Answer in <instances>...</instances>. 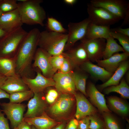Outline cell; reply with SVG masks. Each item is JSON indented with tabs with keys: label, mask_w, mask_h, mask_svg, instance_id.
<instances>
[{
	"label": "cell",
	"mask_w": 129,
	"mask_h": 129,
	"mask_svg": "<svg viewBox=\"0 0 129 129\" xmlns=\"http://www.w3.org/2000/svg\"><path fill=\"white\" fill-rule=\"evenodd\" d=\"M71 74L76 89L80 91L86 97H87L86 84L88 75L77 72H71Z\"/></svg>",
	"instance_id": "29"
},
{
	"label": "cell",
	"mask_w": 129,
	"mask_h": 129,
	"mask_svg": "<svg viewBox=\"0 0 129 129\" xmlns=\"http://www.w3.org/2000/svg\"><path fill=\"white\" fill-rule=\"evenodd\" d=\"M76 104V110L75 116L78 121L82 118L98 113V111L81 92L75 93Z\"/></svg>",
	"instance_id": "14"
},
{
	"label": "cell",
	"mask_w": 129,
	"mask_h": 129,
	"mask_svg": "<svg viewBox=\"0 0 129 129\" xmlns=\"http://www.w3.org/2000/svg\"><path fill=\"white\" fill-rule=\"evenodd\" d=\"M0 88L9 94L30 90L22 77L18 75L7 77Z\"/></svg>",
	"instance_id": "22"
},
{
	"label": "cell",
	"mask_w": 129,
	"mask_h": 129,
	"mask_svg": "<svg viewBox=\"0 0 129 129\" xmlns=\"http://www.w3.org/2000/svg\"><path fill=\"white\" fill-rule=\"evenodd\" d=\"M53 79L58 92L74 95L76 89L71 72L66 73L60 72L56 73L53 76Z\"/></svg>",
	"instance_id": "13"
},
{
	"label": "cell",
	"mask_w": 129,
	"mask_h": 129,
	"mask_svg": "<svg viewBox=\"0 0 129 129\" xmlns=\"http://www.w3.org/2000/svg\"><path fill=\"white\" fill-rule=\"evenodd\" d=\"M43 2L42 0H27L18 3L17 9L23 24L44 26L46 14L40 5Z\"/></svg>",
	"instance_id": "2"
},
{
	"label": "cell",
	"mask_w": 129,
	"mask_h": 129,
	"mask_svg": "<svg viewBox=\"0 0 129 129\" xmlns=\"http://www.w3.org/2000/svg\"><path fill=\"white\" fill-rule=\"evenodd\" d=\"M19 129H32V125L22 121L17 127Z\"/></svg>",
	"instance_id": "43"
},
{
	"label": "cell",
	"mask_w": 129,
	"mask_h": 129,
	"mask_svg": "<svg viewBox=\"0 0 129 129\" xmlns=\"http://www.w3.org/2000/svg\"><path fill=\"white\" fill-rule=\"evenodd\" d=\"M42 93H34L33 97L28 102L27 110L24 117L33 118L40 116L45 112L47 105Z\"/></svg>",
	"instance_id": "12"
},
{
	"label": "cell",
	"mask_w": 129,
	"mask_h": 129,
	"mask_svg": "<svg viewBox=\"0 0 129 129\" xmlns=\"http://www.w3.org/2000/svg\"><path fill=\"white\" fill-rule=\"evenodd\" d=\"M86 92L92 104L101 113L104 112H111L106 104L104 95L101 93L91 82L88 85Z\"/></svg>",
	"instance_id": "16"
},
{
	"label": "cell",
	"mask_w": 129,
	"mask_h": 129,
	"mask_svg": "<svg viewBox=\"0 0 129 129\" xmlns=\"http://www.w3.org/2000/svg\"><path fill=\"white\" fill-rule=\"evenodd\" d=\"M10 94L0 88V99L2 98H9Z\"/></svg>",
	"instance_id": "44"
},
{
	"label": "cell",
	"mask_w": 129,
	"mask_h": 129,
	"mask_svg": "<svg viewBox=\"0 0 129 129\" xmlns=\"http://www.w3.org/2000/svg\"><path fill=\"white\" fill-rule=\"evenodd\" d=\"M78 121L76 118L71 119L66 124L65 129H77Z\"/></svg>",
	"instance_id": "41"
},
{
	"label": "cell",
	"mask_w": 129,
	"mask_h": 129,
	"mask_svg": "<svg viewBox=\"0 0 129 129\" xmlns=\"http://www.w3.org/2000/svg\"><path fill=\"white\" fill-rule=\"evenodd\" d=\"M90 22L87 18L79 22H70L69 23L68 39L64 49H70L77 41L85 38Z\"/></svg>",
	"instance_id": "8"
},
{
	"label": "cell",
	"mask_w": 129,
	"mask_h": 129,
	"mask_svg": "<svg viewBox=\"0 0 129 129\" xmlns=\"http://www.w3.org/2000/svg\"><path fill=\"white\" fill-rule=\"evenodd\" d=\"M0 73L7 77L18 75L14 58L0 57Z\"/></svg>",
	"instance_id": "26"
},
{
	"label": "cell",
	"mask_w": 129,
	"mask_h": 129,
	"mask_svg": "<svg viewBox=\"0 0 129 129\" xmlns=\"http://www.w3.org/2000/svg\"><path fill=\"white\" fill-rule=\"evenodd\" d=\"M34 93L31 91L18 92L10 94L9 99L11 102L21 103L29 100L33 97Z\"/></svg>",
	"instance_id": "31"
},
{
	"label": "cell",
	"mask_w": 129,
	"mask_h": 129,
	"mask_svg": "<svg viewBox=\"0 0 129 129\" xmlns=\"http://www.w3.org/2000/svg\"><path fill=\"white\" fill-rule=\"evenodd\" d=\"M90 120V129H105L104 122L98 114L95 113L89 116Z\"/></svg>",
	"instance_id": "34"
},
{
	"label": "cell",
	"mask_w": 129,
	"mask_h": 129,
	"mask_svg": "<svg viewBox=\"0 0 129 129\" xmlns=\"http://www.w3.org/2000/svg\"></svg>",
	"instance_id": "54"
},
{
	"label": "cell",
	"mask_w": 129,
	"mask_h": 129,
	"mask_svg": "<svg viewBox=\"0 0 129 129\" xmlns=\"http://www.w3.org/2000/svg\"><path fill=\"white\" fill-rule=\"evenodd\" d=\"M104 112L102 114L105 129H123L120 123L111 113Z\"/></svg>",
	"instance_id": "30"
},
{
	"label": "cell",
	"mask_w": 129,
	"mask_h": 129,
	"mask_svg": "<svg viewBox=\"0 0 129 129\" xmlns=\"http://www.w3.org/2000/svg\"><path fill=\"white\" fill-rule=\"evenodd\" d=\"M40 32L37 28L28 32L14 58L16 73L21 77L33 78L32 62L38 46Z\"/></svg>",
	"instance_id": "1"
},
{
	"label": "cell",
	"mask_w": 129,
	"mask_h": 129,
	"mask_svg": "<svg viewBox=\"0 0 129 129\" xmlns=\"http://www.w3.org/2000/svg\"><path fill=\"white\" fill-rule=\"evenodd\" d=\"M125 81L128 83H129V72L128 70L125 73Z\"/></svg>",
	"instance_id": "49"
},
{
	"label": "cell",
	"mask_w": 129,
	"mask_h": 129,
	"mask_svg": "<svg viewBox=\"0 0 129 129\" xmlns=\"http://www.w3.org/2000/svg\"><path fill=\"white\" fill-rule=\"evenodd\" d=\"M32 125V129H36Z\"/></svg>",
	"instance_id": "51"
},
{
	"label": "cell",
	"mask_w": 129,
	"mask_h": 129,
	"mask_svg": "<svg viewBox=\"0 0 129 129\" xmlns=\"http://www.w3.org/2000/svg\"><path fill=\"white\" fill-rule=\"evenodd\" d=\"M110 36L119 41L125 52L129 55V37L118 32L110 31Z\"/></svg>",
	"instance_id": "33"
},
{
	"label": "cell",
	"mask_w": 129,
	"mask_h": 129,
	"mask_svg": "<svg viewBox=\"0 0 129 129\" xmlns=\"http://www.w3.org/2000/svg\"><path fill=\"white\" fill-rule=\"evenodd\" d=\"M7 32L0 27V39L4 36Z\"/></svg>",
	"instance_id": "48"
},
{
	"label": "cell",
	"mask_w": 129,
	"mask_h": 129,
	"mask_svg": "<svg viewBox=\"0 0 129 129\" xmlns=\"http://www.w3.org/2000/svg\"><path fill=\"white\" fill-rule=\"evenodd\" d=\"M13 129H19L17 127H16L14 128Z\"/></svg>",
	"instance_id": "53"
},
{
	"label": "cell",
	"mask_w": 129,
	"mask_h": 129,
	"mask_svg": "<svg viewBox=\"0 0 129 129\" xmlns=\"http://www.w3.org/2000/svg\"><path fill=\"white\" fill-rule=\"evenodd\" d=\"M2 12L0 10V16L1 15V14H2Z\"/></svg>",
	"instance_id": "52"
},
{
	"label": "cell",
	"mask_w": 129,
	"mask_h": 129,
	"mask_svg": "<svg viewBox=\"0 0 129 129\" xmlns=\"http://www.w3.org/2000/svg\"><path fill=\"white\" fill-rule=\"evenodd\" d=\"M90 125L89 116H86L78 121L77 129H90Z\"/></svg>",
	"instance_id": "39"
},
{
	"label": "cell",
	"mask_w": 129,
	"mask_h": 129,
	"mask_svg": "<svg viewBox=\"0 0 129 129\" xmlns=\"http://www.w3.org/2000/svg\"><path fill=\"white\" fill-rule=\"evenodd\" d=\"M4 115L0 108V129H10L8 119L5 117Z\"/></svg>",
	"instance_id": "40"
},
{
	"label": "cell",
	"mask_w": 129,
	"mask_h": 129,
	"mask_svg": "<svg viewBox=\"0 0 129 129\" xmlns=\"http://www.w3.org/2000/svg\"><path fill=\"white\" fill-rule=\"evenodd\" d=\"M81 66L82 69L89 73L93 78L100 80L104 83L108 80L113 74L89 60L85 62Z\"/></svg>",
	"instance_id": "19"
},
{
	"label": "cell",
	"mask_w": 129,
	"mask_h": 129,
	"mask_svg": "<svg viewBox=\"0 0 129 129\" xmlns=\"http://www.w3.org/2000/svg\"><path fill=\"white\" fill-rule=\"evenodd\" d=\"M75 102L74 95L61 93L55 102L49 107V113L57 119H63L70 114Z\"/></svg>",
	"instance_id": "6"
},
{
	"label": "cell",
	"mask_w": 129,
	"mask_h": 129,
	"mask_svg": "<svg viewBox=\"0 0 129 129\" xmlns=\"http://www.w3.org/2000/svg\"><path fill=\"white\" fill-rule=\"evenodd\" d=\"M129 55L125 52L115 53L109 58L96 61L97 65L113 73L122 62L127 60Z\"/></svg>",
	"instance_id": "18"
},
{
	"label": "cell",
	"mask_w": 129,
	"mask_h": 129,
	"mask_svg": "<svg viewBox=\"0 0 129 129\" xmlns=\"http://www.w3.org/2000/svg\"><path fill=\"white\" fill-rule=\"evenodd\" d=\"M90 3L103 8L119 20L124 19V24L129 22V3L124 0H92Z\"/></svg>",
	"instance_id": "5"
},
{
	"label": "cell",
	"mask_w": 129,
	"mask_h": 129,
	"mask_svg": "<svg viewBox=\"0 0 129 129\" xmlns=\"http://www.w3.org/2000/svg\"><path fill=\"white\" fill-rule=\"evenodd\" d=\"M81 41L87 52L89 61H96L102 58L106 44L105 39H87L84 38Z\"/></svg>",
	"instance_id": "10"
},
{
	"label": "cell",
	"mask_w": 129,
	"mask_h": 129,
	"mask_svg": "<svg viewBox=\"0 0 129 129\" xmlns=\"http://www.w3.org/2000/svg\"><path fill=\"white\" fill-rule=\"evenodd\" d=\"M0 105L2 112L10 120L11 127L13 129L17 127L23 121L26 105L10 102L2 103Z\"/></svg>",
	"instance_id": "9"
},
{
	"label": "cell",
	"mask_w": 129,
	"mask_h": 129,
	"mask_svg": "<svg viewBox=\"0 0 129 129\" xmlns=\"http://www.w3.org/2000/svg\"><path fill=\"white\" fill-rule=\"evenodd\" d=\"M66 125L65 122H61L60 124L54 127L52 129H65Z\"/></svg>",
	"instance_id": "45"
},
{
	"label": "cell",
	"mask_w": 129,
	"mask_h": 129,
	"mask_svg": "<svg viewBox=\"0 0 129 129\" xmlns=\"http://www.w3.org/2000/svg\"><path fill=\"white\" fill-rule=\"evenodd\" d=\"M125 129H129V126L128 124H127Z\"/></svg>",
	"instance_id": "50"
},
{
	"label": "cell",
	"mask_w": 129,
	"mask_h": 129,
	"mask_svg": "<svg viewBox=\"0 0 129 129\" xmlns=\"http://www.w3.org/2000/svg\"><path fill=\"white\" fill-rule=\"evenodd\" d=\"M58 92L54 89L49 90L46 94L45 99L46 102L52 104L56 101L59 96Z\"/></svg>",
	"instance_id": "37"
},
{
	"label": "cell",
	"mask_w": 129,
	"mask_h": 129,
	"mask_svg": "<svg viewBox=\"0 0 129 129\" xmlns=\"http://www.w3.org/2000/svg\"><path fill=\"white\" fill-rule=\"evenodd\" d=\"M114 39L110 36L106 39V42L102 57L103 59H107L119 52H124L122 47L119 45Z\"/></svg>",
	"instance_id": "28"
},
{
	"label": "cell",
	"mask_w": 129,
	"mask_h": 129,
	"mask_svg": "<svg viewBox=\"0 0 129 129\" xmlns=\"http://www.w3.org/2000/svg\"><path fill=\"white\" fill-rule=\"evenodd\" d=\"M69 50L67 53L63 54L69 58L73 67L81 65L89 60L87 52L81 43L77 47Z\"/></svg>",
	"instance_id": "23"
},
{
	"label": "cell",
	"mask_w": 129,
	"mask_h": 129,
	"mask_svg": "<svg viewBox=\"0 0 129 129\" xmlns=\"http://www.w3.org/2000/svg\"><path fill=\"white\" fill-rule=\"evenodd\" d=\"M104 94H108L112 92H116L119 94L123 99H129V87L125 80L122 79L118 85L108 87L103 90Z\"/></svg>",
	"instance_id": "27"
},
{
	"label": "cell",
	"mask_w": 129,
	"mask_h": 129,
	"mask_svg": "<svg viewBox=\"0 0 129 129\" xmlns=\"http://www.w3.org/2000/svg\"><path fill=\"white\" fill-rule=\"evenodd\" d=\"M50 55L46 51L39 48L36 52L32 64V67L38 68L42 72V75L45 77L51 78L55 72L51 64L49 57Z\"/></svg>",
	"instance_id": "11"
},
{
	"label": "cell",
	"mask_w": 129,
	"mask_h": 129,
	"mask_svg": "<svg viewBox=\"0 0 129 129\" xmlns=\"http://www.w3.org/2000/svg\"><path fill=\"white\" fill-rule=\"evenodd\" d=\"M29 90L34 93L42 92L48 87L54 86L55 83L51 78H47L39 71L33 78L21 77Z\"/></svg>",
	"instance_id": "15"
},
{
	"label": "cell",
	"mask_w": 129,
	"mask_h": 129,
	"mask_svg": "<svg viewBox=\"0 0 129 129\" xmlns=\"http://www.w3.org/2000/svg\"><path fill=\"white\" fill-rule=\"evenodd\" d=\"M110 31L116 32L129 37V28H123L120 27L110 29Z\"/></svg>",
	"instance_id": "42"
},
{
	"label": "cell",
	"mask_w": 129,
	"mask_h": 129,
	"mask_svg": "<svg viewBox=\"0 0 129 129\" xmlns=\"http://www.w3.org/2000/svg\"><path fill=\"white\" fill-rule=\"evenodd\" d=\"M64 58L65 57L63 53L59 55L50 56V62L52 67L55 72L58 70H60Z\"/></svg>",
	"instance_id": "36"
},
{
	"label": "cell",
	"mask_w": 129,
	"mask_h": 129,
	"mask_svg": "<svg viewBox=\"0 0 129 129\" xmlns=\"http://www.w3.org/2000/svg\"><path fill=\"white\" fill-rule=\"evenodd\" d=\"M47 26L49 31L62 33L67 31L60 22L53 17L48 18Z\"/></svg>",
	"instance_id": "32"
},
{
	"label": "cell",
	"mask_w": 129,
	"mask_h": 129,
	"mask_svg": "<svg viewBox=\"0 0 129 129\" xmlns=\"http://www.w3.org/2000/svg\"><path fill=\"white\" fill-rule=\"evenodd\" d=\"M7 78V77L5 76L0 73V88L3 85Z\"/></svg>",
	"instance_id": "46"
},
{
	"label": "cell",
	"mask_w": 129,
	"mask_h": 129,
	"mask_svg": "<svg viewBox=\"0 0 129 129\" xmlns=\"http://www.w3.org/2000/svg\"><path fill=\"white\" fill-rule=\"evenodd\" d=\"M64 2L66 4L73 5L77 2L76 0H64Z\"/></svg>",
	"instance_id": "47"
},
{
	"label": "cell",
	"mask_w": 129,
	"mask_h": 129,
	"mask_svg": "<svg viewBox=\"0 0 129 129\" xmlns=\"http://www.w3.org/2000/svg\"><path fill=\"white\" fill-rule=\"evenodd\" d=\"M23 121L33 126L36 129H52L61 122L51 118L45 112L40 116L33 118L24 117Z\"/></svg>",
	"instance_id": "21"
},
{
	"label": "cell",
	"mask_w": 129,
	"mask_h": 129,
	"mask_svg": "<svg viewBox=\"0 0 129 129\" xmlns=\"http://www.w3.org/2000/svg\"><path fill=\"white\" fill-rule=\"evenodd\" d=\"M27 33L22 27L7 32L0 39V57L14 58Z\"/></svg>",
	"instance_id": "4"
},
{
	"label": "cell",
	"mask_w": 129,
	"mask_h": 129,
	"mask_svg": "<svg viewBox=\"0 0 129 129\" xmlns=\"http://www.w3.org/2000/svg\"><path fill=\"white\" fill-rule=\"evenodd\" d=\"M110 26L98 25L90 22L85 38L87 39L103 38L106 40L110 36Z\"/></svg>",
	"instance_id": "25"
},
{
	"label": "cell",
	"mask_w": 129,
	"mask_h": 129,
	"mask_svg": "<svg viewBox=\"0 0 129 129\" xmlns=\"http://www.w3.org/2000/svg\"><path fill=\"white\" fill-rule=\"evenodd\" d=\"M87 11L91 22L97 25L110 27L119 20L105 9L90 3L87 5Z\"/></svg>",
	"instance_id": "7"
},
{
	"label": "cell",
	"mask_w": 129,
	"mask_h": 129,
	"mask_svg": "<svg viewBox=\"0 0 129 129\" xmlns=\"http://www.w3.org/2000/svg\"><path fill=\"white\" fill-rule=\"evenodd\" d=\"M129 68V63L128 60L122 62L110 78L106 82L98 86V89L103 91L108 87L118 85Z\"/></svg>",
	"instance_id": "24"
},
{
	"label": "cell",
	"mask_w": 129,
	"mask_h": 129,
	"mask_svg": "<svg viewBox=\"0 0 129 129\" xmlns=\"http://www.w3.org/2000/svg\"><path fill=\"white\" fill-rule=\"evenodd\" d=\"M68 39L67 34L45 30L40 32L38 46L51 56L62 54Z\"/></svg>",
	"instance_id": "3"
},
{
	"label": "cell",
	"mask_w": 129,
	"mask_h": 129,
	"mask_svg": "<svg viewBox=\"0 0 129 129\" xmlns=\"http://www.w3.org/2000/svg\"><path fill=\"white\" fill-rule=\"evenodd\" d=\"M107 105L109 110L124 118H126L129 113V106L127 102L117 96H111L107 98Z\"/></svg>",
	"instance_id": "20"
},
{
	"label": "cell",
	"mask_w": 129,
	"mask_h": 129,
	"mask_svg": "<svg viewBox=\"0 0 129 129\" xmlns=\"http://www.w3.org/2000/svg\"><path fill=\"white\" fill-rule=\"evenodd\" d=\"M16 0H0V10L3 13L12 11L17 9Z\"/></svg>",
	"instance_id": "35"
},
{
	"label": "cell",
	"mask_w": 129,
	"mask_h": 129,
	"mask_svg": "<svg viewBox=\"0 0 129 129\" xmlns=\"http://www.w3.org/2000/svg\"><path fill=\"white\" fill-rule=\"evenodd\" d=\"M23 24L17 9L3 13L0 16V27L7 32L22 27Z\"/></svg>",
	"instance_id": "17"
},
{
	"label": "cell",
	"mask_w": 129,
	"mask_h": 129,
	"mask_svg": "<svg viewBox=\"0 0 129 129\" xmlns=\"http://www.w3.org/2000/svg\"><path fill=\"white\" fill-rule=\"evenodd\" d=\"M73 67L70 61L67 58H64V62L60 69L61 72L66 73L71 72L72 67Z\"/></svg>",
	"instance_id": "38"
}]
</instances>
